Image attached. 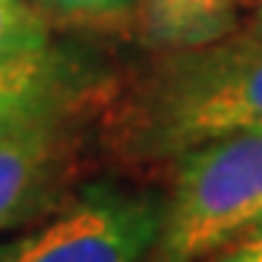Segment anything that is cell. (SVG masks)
<instances>
[{
	"label": "cell",
	"instance_id": "6da1fadb",
	"mask_svg": "<svg viewBox=\"0 0 262 262\" xmlns=\"http://www.w3.org/2000/svg\"><path fill=\"white\" fill-rule=\"evenodd\" d=\"M247 133H262V35L171 51L107 120V142L126 161H174Z\"/></svg>",
	"mask_w": 262,
	"mask_h": 262
},
{
	"label": "cell",
	"instance_id": "7a4b0ae2",
	"mask_svg": "<svg viewBox=\"0 0 262 262\" xmlns=\"http://www.w3.org/2000/svg\"><path fill=\"white\" fill-rule=\"evenodd\" d=\"M161 231L145 262H202L262 224V133L177 155Z\"/></svg>",
	"mask_w": 262,
	"mask_h": 262
},
{
	"label": "cell",
	"instance_id": "3957f363",
	"mask_svg": "<svg viewBox=\"0 0 262 262\" xmlns=\"http://www.w3.org/2000/svg\"><path fill=\"white\" fill-rule=\"evenodd\" d=\"M164 196L89 183L48 221L0 243V262H145L161 231Z\"/></svg>",
	"mask_w": 262,
	"mask_h": 262
},
{
	"label": "cell",
	"instance_id": "277c9868",
	"mask_svg": "<svg viewBox=\"0 0 262 262\" xmlns=\"http://www.w3.org/2000/svg\"><path fill=\"white\" fill-rule=\"evenodd\" d=\"M79 107L51 111L0 136V231L19 228L63 202L82 148Z\"/></svg>",
	"mask_w": 262,
	"mask_h": 262
},
{
	"label": "cell",
	"instance_id": "5b68a950",
	"mask_svg": "<svg viewBox=\"0 0 262 262\" xmlns=\"http://www.w3.org/2000/svg\"><path fill=\"white\" fill-rule=\"evenodd\" d=\"M89 92L85 73L57 51L0 70V136L51 111L82 104Z\"/></svg>",
	"mask_w": 262,
	"mask_h": 262
},
{
	"label": "cell",
	"instance_id": "8992f818",
	"mask_svg": "<svg viewBox=\"0 0 262 262\" xmlns=\"http://www.w3.org/2000/svg\"><path fill=\"white\" fill-rule=\"evenodd\" d=\"M237 0H142L145 41L161 51L202 48L228 35Z\"/></svg>",
	"mask_w": 262,
	"mask_h": 262
},
{
	"label": "cell",
	"instance_id": "52a82bcc",
	"mask_svg": "<svg viewBox=\"0 0 262 262\" xmlns=\"http://www.w3.org/2000/svg\"><path fill=\"white\" fill-rule=\"evenodd\" d=\"M51 29L32 0H0V70L51 51Z\"/></svg>",
	"mask_w": 262,
	"mask_h": 262
},
{
	"label": "cell",
	"instance_id": "ba28073f",
	"mask_svg": "<svg viewBox=\"0 0 262 262\" xmlns=\"http://www.w3.org/2000/svg\"><path fill=\"white\" fill-rule=\"evenodd\" d=\"M51 26H82V29H111L133 16L142 0H32Z\"/></svg>",
	"mask_w": 262,
	"mask_h": 262
},
{
	"label": "cell",
	"instance_id": "9c48e42d",
	"mask_svg": "<svg viewBox=\"0 0 262 262\" xmlns=\"http://www.w3.org/2000/svg\"><path fill=\"white\" fill-rule=\"evenodd\" d=\"M202 262H262V224L237 237L228 247H221L218 253H212Z\"/></svg>",
	"mask_w": 262,
	"mask_h": 262
},
{
	"label": "cell",
	"instance_id": "30bf717a",
	"mask_svg": "<svg viewBox=\"0 0 262 262\" xmlns=\"http://www.w3.org/2000/svg\"><path fill=\"white\" fill-rule=\"evenodd\" d=\"M259 4H262V0H259Z\"/></svg>",
	"mask_w": 262,
	"mask_h": 262
}]
</instances>
